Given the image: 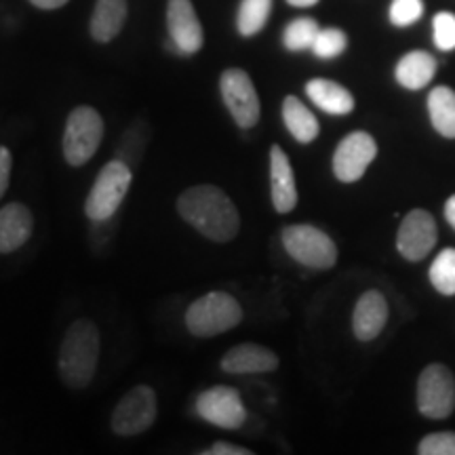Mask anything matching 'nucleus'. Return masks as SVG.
Returning <instances> with one entry per match:
<instances>
[{
	"instance_id": "obj_23",
	"label": "nucleus",
	"mask_w": 455,
	"mask_h": 455,
	"mask_svg": "<svg viewBox=\"0 0 455 455\" xmlns=\"http://www.w3.org/2000/svg\"><path fill=\"white\" fill-rule=\"evenodd\" d=\"M148 135H150V129H148L146 123H140V121L131 124V127L123 133L121 144H118V150H116V158L127 164L131 171L138 167L141 156H144Z\"/></svg>"
},
{
	"instance_id": "obj_28",
	"label": "nucleus",
	"mask_w": 455,
	"mask_h": 455,
	"mask_svg": "<svg viewBox=\"0 0 455 455\" xmlns=\"http://www.w3.org/2000/svg\"><path fill=\"white\" fill-rule=\"evenodd\" d=\"M424 15V0H392L388 17L390 24L396 28H407L415 24Z\"/></svg>"
},
{
	"instance_id": "obj_10",
	"label": "nucleus",
	"mask_w": 455,
	"mask_h": 455,
	"mask_svg": "<svg viewBox=\"0 0 455 455\" xmlns=\"http://www.w3.org/2000/svg\"><path fill=\"white\" fill-rule=\"evenodd\" d=\"M196 413L204 422L218 428L235 430L241 428L247 419V409L243 405L241 392L230 386H213L196 398Z\"/></svg>"
},
{
	"instance_id": "obj_5",
	"label": "nucleus",
	"mask_w": 455,
	"mask_h": 455,
	"mask_svg": "<svg viewBox=\"0 0 455 455\" xmlns=\"http://www.w3.org/2000/svg\"><path fill=\"white\" fill-rule=\"evenodd\" d=\"M133 173L127 164L110 161L104 169L100 171L98 180L91 186V192L84 203V213L91 221H108L114 213L118 212L124 196H127Z\"/></svg>"
},
{
	"instance_id": "obj_14",
	"label": "nucleus",
	"mask_w": 455,
	"mask_h": 455,
	"mask_svg": "<svg viewBox=\"0 0 455 455\" xmlns=\"http://www.w3.org/2000/svg\"><path fill=\"white\" fill-rule=\"evenodd\" d=\"M270 195L278 213L293 212L298 204V186L291 163L281 146L270 148Z\"/></svg>"
},
{
	"instance_id": "obj_4",
	"label": "nucleus",
	"mask_w": 455,
	"mask_h": 455,
	"mask_svg": "<svg viewBox=\"0 0 455 455\" xmlns=\"http://www.w3.org/2000/svg\"><path fill=\"white\" fill-rule=\"evenodd\" d=\"M104 138V118L91 106L74 108L66 121L64 131V156L72 167H83L95 156Z\"/></svg>"
},
{
	"instance_id": "obj_21",
	"label": "nucleus",
	"mask_w": 455,
	"mask_h": 455,
	"mask_svg": "<svg viewBox=\"0 0 455 455\" xmlns=\"http://www.w3.org/2000/svg\"><path fill=\"white\" fill-rule=\"evenodd\" d=\"M283 121L289 133L293 135L299 144H310L318 138L321 127H318L316 116L306 108L295 95H289L283 101Z\"/></svg>"
},
{
	"instance_id": "obj_32",
	"label": "nucleus",
	"mask_w": 455,
	"mask_h": 455,
	"mask_svg": "<svg viewBox=\"0 0 455 455\" xmlns=\"http://www.w3.org/2000/svg\"><path fill=\"white\" fill-rule=\"evenodd\" d=\"M201 455H251V451L244 447L232 445V443H213V445L204 449Z\"/></svg>"
},
{
	"instance_id": "obj_26",
	"label": "nucleus",
	"mask_w": 455,
	"mask_h": 455,
	"mask_svg": "<svg viewBox=\"0 0 455 455\" xmlns=\"http://www.w3.org/2000/svg\"><path fill=\"white\" fill-rule=\"evenodd\" d=\"M321 28H318L316 20L312 17H299V20H293L291 24L284 28L283 43L289 51H304L312 49V43H315L316 34Z\"/></svg>"
},
{
	"instance_id": "obj_8",
	"label": "nucleus",
	"mask_w": 455,
	"mask_h": 455,
	"mask_svg": "<svg viewBox=\"0 0 455 455\" xmlns=\"http://www.w3.org/2000/svg\"><path fill=\"white\" fill-rule=\"evenodd\" d=\"M220 91L224 104L235 118V123L243 129H251L259 121V98L255 84L244 70L238 68H230L221 74L220 78Z\"/></svg>"
},
{
	"instance_id": "obj_12",
	"label": "nucleus",
	"mask_w": 455,
	"mask_h": 455,
	"mask_svg": "<svg viewBox=\"0 0 455 455\" xmlns=\"http://www.w3.org/2000/svg\"><path fill=\"white\" fill-rule=\"evenodd\" d=\"M436 238V221L424 209H413L403 218V224L396 235V249L409 261H422L432 249Z\"/></svg>"
},
{
	"instance_id": "obj_27",
	"label": "nucleus",
	"mask_w": 455,
	"mask_h": 455,
	"mask_svg": "<svg viewBox=\"0 0 455 455\" xmlns=\"http://www.w3.org/2000/svg\"><path fill=\"white\" fill-rule=\"evenodd\" d=\"M348 47V36L338 28H325L318 30L315 43H312V51L321 60H333V57L341 55Z\"/></svg>"
},
{
	"instance_id": "obj_3",
	"label": "nucleus",
	"mask_w": 455,
	"mask_h": 455,
	"mask_svg": "<svg viewBox=\"0 0 455 455\" xmlns=\"http://www.w3.org/2000/svg\"><path fill=\"white\" fill-rule=\"evenodd\" d=\"M243 321L241 304L230 293L212 291L196 301H192L186 310V327L196 338H215Z\"/></svg>"
},
{
	"instance_id": "obj_7",
	"label": "nucleus",
	"mask_w": 455,
	"mask_h": 455,
	"mask_svg": "<svg viewBox=\"0 0 455 455\" xmlns=\"http://www.w3.org/2000/svg\"><path fill=\"white\" fill-rule=\"evenodd\" d=\"M418 409L430 419H445L455 409V379L441 363L428 365L418 379Z\"/></svg>"
},
{
	"instance_id": "obj_2",
	"label": "nucleus",
	"mask_w": 455,
	"mask_h": 455,
	"mask_svg": "<svg viewBox=\"0 0 455 455\" xmlns=\"http://www.w3.org/2000/svg\"><path fill=\"white\" fill-rule=\"evenodd\" d=\"M100 361V331L91 321L72 323L60 348V378L68 388L83 390L93 379Z\"/></svg>"
},
{
	"instance_id": "obj_1",
	"label": "nucleus",
	"mask_w": 455,
	"mask_h": 455,
	"mask_svg": "<svg viewBox=\"0 0 455 455\" xmlns=\"http://www.w3.org/2000/svg\"><path fill=\"white\" fill-rule=\"evenodd\" d=\"M178 212L188 224L213 243H230L241 230L236 204L218 186L188 188L178 198Z\"/></svg>"
},
{
	"instance_id": "obj_25",
	"label": "nucleus",
	"mask_w": 455,
	"mask_h": 455,
	"mask_svg": "<svg viewBox=\"0 0 455 455\" xmlns=\"http://www.w3.org/2000/svg\"><path fill=\"white\" fill-rule=\"evenodd\" d=\"M430 283L443 295H455V249H443L430 266Z\"/></svg>"
},
{
	"instance_id": "obj_16",
	"label": "nucleus",
	"mask_w": 455,
	"mask_h": 455,
	"mask_svg": "<svg viewBox=\"0 0 455 455\" xmlns=\"http://www.w3.org/2000/svg\"><path fill=\"white\" fill-rule=\"evenodd\" d=\"M221 371L232 375H253L270 373L278 367V356L275 352L258 344H241L228 350L221 358Z\"/></svg>"
},
{
	"instance_id": "obj_24",
	"label": "nucleus",
	"mask_w": 455,
	"mask_h": 455,
	"mask_svg": "<svg viewBox=\"0 0 455 455\" xmlns=\"http://www.w3.org/2000/svg\"><path fill=\"white\" fill-rule=\"evenodd\" d=\"M272 11V0H243L236 26L243 36H255L266 26Z\"/></svg>"
},
{
	"instance_id": "obj_9",
	"label": "nucleus",
	"mask_w": 455,
	"mask_h": 455,
	"mask_svg": "<svg viewBox=\"0 0 455 455\" xmlns=\"http://www.w3.org/2000/svg\"><path fill=\"white\" fill-rule=\"evenodd\" d=\"M156 392L150 386H135L129 390L112 413V430L118 436H138L155 424Z\"/></svg>"
},
{
	"instance_id": "obj_35",
	"label": "nucleus",
	"mask_w": 455,
	"mask_h": 455,
	"mask_svg": "<svg viewBox=\"0 0 455 455\" xmlns=\"http://www.w3.org/2000/svg\"><path fill=\"white\" fill-rule=\"evenodd\" d=\"M289 4H291V7H312V4H316L318 0H287Z\"/></svg>"
},
{
	"instance_id": "obj_19",
	"label": "nucleus",
	"mask_w": 455,
	"mask_h": 455,
	"mask_svg": "<svg viewBox=\"0 0 455 455\" xmlns=\"http://www.w3.org/2000/svg\"><path fill=\"white\" fill-rule=\"evenodd\" d=\"M306 93H308L312 104L327 114L344 116V114H350L355 110V98H352L350 91L338 83L327 81V78H315V81H310L306 84Z\"/></svg>"
},
{
	"instance_id": "obj_18",
	"label": "nucleus",
	"mask_w": 455,
	"mask_h": 455,
	"mask_svg": "<svg viewBox=\"0 0 455 455\" xmlns=\"http://www.w3.org/2000/svg\"><path fill=\"white\" fill-rule=\"evenodd\" d=\"M436 74V60L428 51H411L398 60L395 76L401 87L419 91L428 84Z\"/></svg>"
},
{
	"instance_id": "obj_33",
	"label": "nucleus",
	"mask_w": 455,
	"mask_h": 455,
	"mask_svg": "<svg viewBox=\"0 0 455 455\" xmlns=\"http://www.w3.org/2000/svg\"><path fill=\"white\" fill-rule=\"evenodd\" d=\"M34 7L38 9H44V11H51V9H60L64 7L68 0H30Z\"/></svg>"
},
{
	"instance_id": "obj_31",
	"label": "nucleus",
	"mask_w": 455,
	"mask_h": 455,
	"mask_svg": "<svg viewBox=\"0 0 455 455\" xmlns=\"http://www.w3.org/2000/svg\"><path fill=\"white\" fill-rule=\"evenodd\" d=\"M11 167H13V158L4 146H0V198L7 192L11 181Z\"/></svg>"
},
{
	"instance_id": "obj_6",
	"label": "nucleus",
	"mask_w": 455,
	"mask_h": 455,
	"mask_svg": "<svg viewBox=\"0 0 455 455\" xmlns=\"http://www.w3.org/2000/svg\"><path fill=\"white\" fill-rule=\"evenodd\" d=\"M283 244L295 261L315 270H329L338 261V247L333 238L321 228L298 224L283 230Z\"/></svg>"
},
{
	"instance_id": "obj_17",
	"label": "nucleus",
	"mask_w": 455,
	"mask_h": 455,
	"mask_svg": "<svg viewBox=\"0 0 455 455\" xmlns=\"http://www.w3.org/2000/svg\"><path fill=\"white\" fill-rule=\"evenodd\" d=\"M34 218L21 203H11L0 209V253H13L30 241Z\"/></svg>"
},
{
	"instance_id": "obj_11",
	"label": "nucleus",
	"mask_w": 455,
	"mask_h": 455,
	"mask_svg": "<svg viewBox=\"0 0 455 455\" xmlns=\"http://www.w3.org/2000/svg\"><path fill=\"white\" fill-rule=\"evenodd\" d=\"M378 156V144L365 131H355L339 141L333 155V173L344 184H352L365 175L369 164Z\"/></svg>"
},
{
	"instance_id": "obj_20",
	"label": "nucleus",
	"mask_w": 455,
	"mask_h": 455,
	"mask_svg": "<svg viewBox=\"0 0 455 455\" xmlns=\"http://www.w3.org/2000/svg\"><path fill=\"white\" fill-rule=\"evenodd\" d=\"M127 20V0H98L91 15V36L98 43H110L123 30Z\"/></svg>"
},
{
	"instance_id": "obj_22",
	"label": "nucleus",
	"mask_w": 455,
	"mask_h": 455,
	"mask_svg": "<svg viewBox=\"0 0 455 455\" xmlns=\"http://www.w3.org/2000/svg\"><path fill=\"white\" fill-rule=\"evenodd\" d=\"M428 114L432 127L443 138L455 140V91L449 87H436L428 95Z\"/></svg>"
},
{
	"instance_id": "obj_15",
	"label": "nucleus",
	"mask_w": 455,
	"mask_h": 455,
	"mask_svg": "<svg viewBox=\"0 0 455 455\" xmlns=\"http://www.w3.org/2000/svg\"><path fill=\"white\" fill-rule=\"evenodd\" d=\"M388 323V301L379 291L363 293L356 301L355 315H352V331L361 341H371L382 333Z\"/></svg>"
},
{
	"instance_id": "obj_13",
	"label": "nucleus",
	"mask_w": 455,
	"mask_h": 455,
	"mask_svg": "<svg viewBox=\"0 0 455 455\" xmlns=\"http://www.w3.org/2000/svg\"><path fill=\"white\" fill-rule=\"evenodd\" d=\"M167 28L171 43L184 55H195L203 49L204 34L190 0H169Z\"/></svg>"
},
{
	"instance_id": "obj_30",
	"label": "nucleus",
	"mask_w": 455,
	"mask_h": 455,
	"mask_svg": "<svg viewBox=\"0 0 455 455\" xmlns=\"http://www.w3.org/2000/svg\"><path fill=\"white\" fill-rule=\"evenodd\" d=\"M422 455H455V432H436L419 443Z\"/></svg>"
},
{
	"instance_id": "obj_29",
	"label": "nucleus",
	"mask_w": 455,
	"mask_h": 455,
	"mask_svg": "<svg viewBox=\"0 0 455 455\" xmlns=\"http://www.w3.org/2000/svg\"><path fill=\"white\" fill-rule=\"evenodd\" d=\"M432 34H435V44L441 51L455 49V15L449 11H441L432 20Z\"/></svg>"
},
{
	"instance_id": "obj_34",
	"label": "nucleus",
	"mask_w": 455,
	"mask_h": 455,
	"mask_svg": "<svg viewBox=\"0 0 455 455\" xmlns=\"http://www.w3.org/2000/svg\"><path fill=\"white\" fill-rule=\"evenodd\" d=\"M445 220L449 221V226L455 230V195L449 196V201L445 203Z\"/></svg>"
}]
</instances>
